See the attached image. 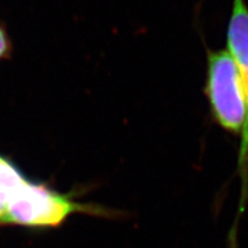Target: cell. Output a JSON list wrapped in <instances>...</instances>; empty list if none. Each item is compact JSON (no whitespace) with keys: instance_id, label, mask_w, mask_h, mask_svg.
<instances>
[{"instance_id":"1","label":"cell","mask_w":248,"mask_h":248,"mask_svg":"<svg viewBox=\"0 0 248 248\" xmlns=\"http://www.w3.org/2000/svg\"><path fill=\"white\" fill-rule=\"evenodd\" d=\"M77 213L107 218L121 215L119 210L78 202L74 200V193H62L45 183L26 178L12 195L0 226L18 225L29 230H48L61 226Z\"/></svg>"},{"instance_id":"2","label":"cell","mask_w":248,"mask_h":248,"mask_svg":"<svg viewBox=\"0 0 248 248\" xmlns=\"http://www.w3.org/2000/svg\"><path fill=\"white\" fill-rule=\"evenodd\" d=\"M204 91L214 121L240 137L247 116L246 94L239 68L226 48L208 52Z\"/></svg>"},{"instance_id":"3","label":"cell","mask_w":248,"mask_h":248,"mask_svg":"<svg viewBox=\"0 0 248 248\" xmlns=\"http://www.w3.org/2000/svg\"><path fill=\"white\" fill-rule=\"evenodd\" d=\"M226 49L239 68L246 94L247 116L240 135L238 170L241 179V204L248 197V6L245 0H232L231 15L226 28Z\"/></svg>"},{"instance_id":"4","label":"cell","mask_w":248,"mask_h":248,"mask_svg":"<svg viewBox=\"0 0 248 248\" xmlns=\"http://www.w3.org/2000/svg\"><path fill=\"white\" fill-rule=\"evenodd\" d=\"M26 178L16 164L0 155V219L4 216L12 195Z\"/></svg>"},{"instance_id":"5","label":"cell","mask_w":248,"mask_h":248,"mask_svg":"<svg viewBox=\"0 0 248 248\" xmlns=\"http://www.w3.org/2000/svg\"><path fill=\"white\" fill-rule=\"evenodd\" d=\"M12 44L6 30L0 27V59H6L11 55Z\"/></svg>"}]
</instances>
